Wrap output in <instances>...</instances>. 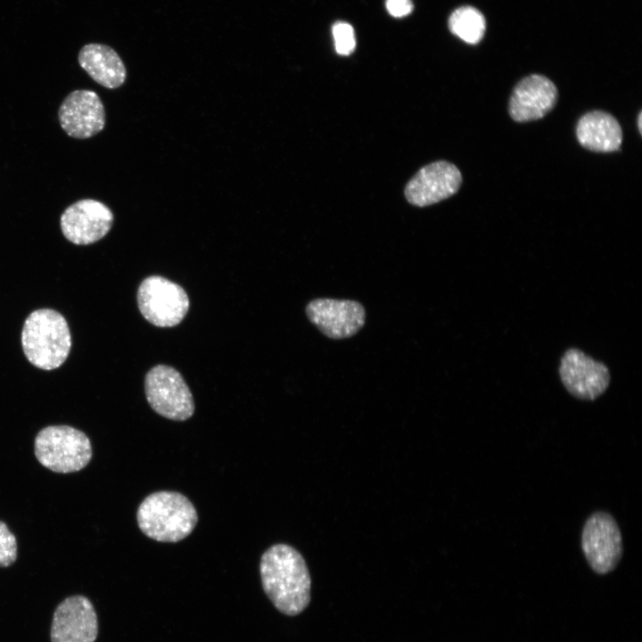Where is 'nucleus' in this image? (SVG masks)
<instances>
[{
    "mask_svg": "<svg viewBox=\"0 0 642 642\" xmlns=\"http://www.w3.org/2000/svg\"><path fill=\"white\" fill-rule=\"evenodd\" d=\"M264 592L281 613L296 615L310 599V576L302 556L287 544H275L261 556Z\"/></svg>",
    "mask_w": 642,
    "mask_h": 642,
    "instance_id": "1",
    "label": "nucleus"
},
{
    "mask_svg": "<svg viewBox=\"0 0 642 642\" xmlns=\"http://www.w3.org/2000/svg\"><path fill=\"white\" fill-rule=\"evenodd\" d=\"M137 524L150 539L178 542L186 538L198 522L193 503L177 491L161 490L148 495L136 511Z\"/></svg>",
    "mask_w": 642,
    "mask_h": 642,
    "instance_id": "2",
    "label": "nucleus"
},
{
    "mask_svg": "<svg viewBox=\"0 0 642 642\" xmlns=\"http://www.w3.org/2000/svg\"><path fill=\"white\" fill-rule=\"evenodd\" d=\"M21 344L27 359L35 366L43 370L61 366L71 348L67 321L54 309L31 312L23 325Z\"/></svg>",
    "mask_w": 642,
    "mask_h": 642,
    "instance_id": "3",
    "label": "nucleus"
},
{
    "mask_svg": "<svg viewBox=\"0 0 642 642\" xmlns=\"http://www.w3.org/2000/svg\"><path fill=\"white\" fill-rule=\"evenodd\" d=\"M89 438L68 425L43 428L35 439V455L47 469L60 473L79 471L92 458Z\"/></svg>",
    "mask_w": 642,
    "mask_h": 642,
    "instance_id": "4",
    "label": "nucleus"
},
{
    "mask_svg": "<svg viewBox=\"0 0 642 642\" xmlns=\"http://www.w3.org/2000/svg\"><path fill=\"white\" fill-rule=\"evenodd\" d=\"M144 391L150 407L163 417L185 421L193 415L191 391L181 374L169 366L158 365L149 370Z\"/></svg>",
    "mask_w": 642,
    "mask_h": 642,
    "instance_id": "5",
    "label": "nucleus"
},
{
    "mask_svg": "<svg viewBox=\"0 0 642 642\" xmlns=\"http://www.w3.org/2000/svg\"><path fill=\"white\" fill-rule=\"evenodd\" d=\"M137 304L143 317L159 327L178 325L189 309V298L177 284L160 276H148L137 290Z\"/></svg>",
    "mask_w": 642,
    "mask_h": 642,
    "instance_id": "6",
    "label": "nucleus"
},
{
    "mask_svg": "<svg viewBox=\"0 0 642 642\" xmlns=\"http://www.w3.org/2000/svg\"><path fill=\"white\" fill-rule=\"evenodd\" d=\"M581 548L595 572L605 574L615 569L622 556V538L610 514L599 511L588 516L581 532Z\"/></svg>",
    "mask_w": 642,
    "mask_h": 642,
    "instance_id": "7",
    "label": "nucleus"
},
{
    "mask_svg": "<svg viewBox=\"0 0 642 642\" xmlns=\"http://www.w3.org/2000/svg\"><path fill=\"white\" fill-rule=\"evenodd\" d=\"M306 315L323 334L334 340L355 335L366 320L363 305L351 300L315 299L307 304Z\"/></svg>",
    "mask_w": 642,
    "mask_h": 642,
    "instance_id": "8",
    "label": "nucleus"
},
{
    "mask_svg": "<svg viewBox=\"0 0 642 642\" xmlns=\"http://www.w3.org/2000/svg\"><path fill=\"white\" fill-rule=\"evenodd\" d=\"M111 210L103 202L83 199L69 206L61 216V229L67 240L86 245L104 237L113 224Z\"/></svg>",
    "mask_w": 642,
    "mask_h": 642,
    "instance_id": "9",
    "label": "nucleus"
},
{
    "mask_svg": "<svg viewBox=\"0 0 642 642\" xmlns=\"http://www.w3.org/2000/svg\"><path fill=\"white\" fill-rule=\"evenodd\" d=\"M97 635V615L87 597L74 595L57 605L51 625V642H95Z\"/></svg>",
    "mask_w": 642,
    "mask_h": 642,
    "instance_id": "10",
    "label": "nucleus"
},
{
    "mask_svg": "<svg viewBox=\"0 0 642 642\" xmlns=\"http://www.w3.org/2000/svg\"><path fill=\"white\" fill-rule=\"evenodd\" d=\"M559 374L566 390L580 399H597L610 383L608 368L576 349L568 350L562 357Z\"/></svg>",
    "mask_w": 642,
    "mask_h": 642,
    "instance_id": "11",
    "label": "nucleus"
},
{
    "mask_svg": "<svg viewBox=\"0 0 642 642\" xmlns=\"http://www.w3.org/2000/svg\"><path fill=\"white\" fill-rule=\"evenodd\" d=\"M462 183L459 169L439 160L422 168L407 184L405 196L413 205L424 207L455 194Z\"/></svg>",
    "mask_w": 642,
    "mask_h": 642,
    "instance_id": "12",
    "label": "nucleus"
},
{
    "mask_svg": "<svg viewBox=\"0 0 642 642\" xmlns=\"http://www.w3.org/2000/svg\"><path fill=\"white\" fill-rule=\"evenodd\" d=\"M58 118L62 129L78 139L98 134L105 125L103 103L91 90H76L68 95L60 106Z\"/></svg>",
    "mask_w": 642,
    "mask_h": 642,
    "instance_id": "13",
    "label": "nucleus"
},
{
    "mask_svg": "<svg viewBox=\"0 0 642 642\" xmlns=\"http://www.w3.org/2000/svg\"><path fill=\"white\" fill-rule=\"evenodd\" d=\"M557 88L547 77L531 74L514 86L508 103V112L516 122L537 120L556 105Z\"/></svg>",
    "mask_w": 642,
    "mask_h": 642,
    "instance_id": "14",
    "label": "nucleus"
},
{
    "mask_svg": "<svg viewBox=\"0 0 642 642\" xmlns=\"http://www.w3.org/2000/svg\"><path fill=\"white\" fill-rule=\"evenodd\" d=\"M576 136L581 146L597 152L617 151L622 143V130L618 120L612 114L598 110L580 118Z\"/></svg>",
    "mask_w": 642,
    "mask_h": 642,
    "instance_id": "15",
    "label": "nucleus"
},
{
    "mask_svg": "<svg viewBox=\"0 0 642 642\" xmlns=\"http://www.w3.org/2000/svg\"><path fill=\"white\" fill-rule=\"evenodd\" d=\"M78 60L81 68L104 87L117 88L125 82V65L119 54L106 45L92 43L84 45Z\"/></svg>",
    "mask_w": 642,
    "mask_h": 642,
    "instance_id": "16",
    "label": "nucleus"
},
{
    "mask_svg": "<svg viewBox=\"0 0 642 642\" xmlns=\"http://www.w3.org/2000/svg\"><path fill=\"white\" fill-rule=\"evenodd\" d=\"M450 31L468 44H477L482 38L486 22L482 13L474 7L462 6L449 17Z\"/></svg>",
    "mask_w": 642,
    "mask_h": 642,
    "instance_id": "17",
    "label": "nucleus"
},
{
    "mask_svg": "<svg viewBox=\"0 0 642 642\" xmlns=\"http://www.w3.org/2000/svg\"><path fill=\"white\" fill-rule=\"evenodd\" d=\"M334 46L337 54L341 55L350 54L356 46L353 28L346 22H337L333 27Z\"/></svg>",
    "mask_w": 642,
    "mask_h": 642,
    "instance_id": "18",
    "label": "nucleus"
},
{
    "mask_svg": "<svg viewBox=\"0 0 642 642\" xmlns=\"http://www.w3.org/2000/svg\"><path fill=\"white\" fill-rule=\"evenodd\" d=\"M17 559V542L8 526L0 521V567H8Z\"/></svg>",
    "mask_w": 642,
    "mask_h": 642,
    "instance_id": "19",
    "label": "nucleus"
},
{
    "mask_svg": "<svg viewBox=\"0 0 642 642\" xmlns=\"http://www.w3.org/2000/svg\"><path fill=\"white\" fill-rule=\"evenodd\" d=\"M386 8L393 17L407 15L413 9L411 0H387Z\"/></svg>",
    "mask_w": 642,
    "mask_h": 642,
    "instance_id": "20",
    "label": "nucleus"
},
{
    "mask_svg": "<svg viewBox=\"0 0 642 642\" xmlns=\"http://www.w3.org/2000/svg\"><path fill=\"white\" fill-rule=\"evenodd\" d=\"M641 123H642V112L640 111L638 116V128L639 133H641V128H642Z\"/></svg>",
    "mask_w": 642,
    "mask_h": 642,
    "instance_id": "21",
    "label": "nucleus"
}]
</instances>
